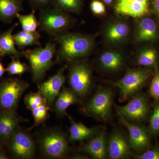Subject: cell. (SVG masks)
I'll list each match as a JSON object with an SVG mask.
<instances>
[{"instance_id": "cell-1", "label": "cell", "mask_w": 159, "mask_h": 159, "mask_svg": "<svg viewBox=\"0 0 159 159\" xmlns=\"http://www.w3.org/2000/svg\"><path fill=\"white\" fill-rule=\"evenodd\" d=\"M58 45L55 62L72 61L88 55L93 47L92 38L79 33L67 32L54 38Z\"/></svg>"}, {"instance_id": "cell-2", "label": "cell", "mask_w": 159, "mask_h": 159, "mask_svg": "<svg viewBox=\"0 0 159 159\" xmlns=\"http://www.w3.org/2000/svg\"><path fill=\"white\" fill-rule=\"evenodd\" d=\"M56 46L55 43L50 40L44 48H36L26 50L25 56L30 66L31 77L34 82L41 81L54 65L53 59L56 54Z\"/></svg>"}, {"instance_id": "cell-3", "label": "cell", "mask_w": 159, "mask_h": 159, "mask_svg": "<svg viewBox=\"0 0 159 159\" xmlns=\"http://www.w3.org/2000/svg\"><path fill=\"white\" fill-rule=\"evenodd\" d=\"M40 29L54 38L66 32L73 25L67 12L50 6L39 10Z\"/></svg>"}, {"instance_id": "cell-4", "label": "cell", "mask_w": 159, "mask_h": 159, "mask_svg": "<svg viewBox=\"0 0 159 159\" xmlns=\"http://www.w3.org/2000/svg\"><path fill=\"white\" fill-rule=\"evenodd\" d=\"M40 150L48 157L60 159L70 151L66 137L61 131L51 129L46 131L38 139Z\"/></svg>"}, {"instance_id": "cell-5", "label": "cell", "mask_w": 159, "mask_h": 159, "mask_svg": "<svg viewBox=\"0 0 159 159\" xmlns=\"http://www.w3.org/2000/svg\"><path fill=\"white\" fill-rule=\"evenodd\" d=\"M149 76L150 72L145 69H133L127 71L124 77L115 83L119 89V101L125 102L138 93Z\"/></svg>"}, {"instance_id": "cell-6", "label": "cell", "mask_w": 159, "mask_h": 159, "mask_svg": "<svg viewBox=\"0 0 159 159\" xmlns=\"http://www.w3.org/2000/svg\"><path fill=\"white\" fill-rule=\"evenodd\" d=\"M29 83L17 78H8L0 83V108L14 111Z\"/></svg>"}, {"instance_id": "cell-7", "label": "cell", "mask_w": 159, "mask_h": 159, "mask_svg": "<svg viewBox=\"0 0 159 159\" xmlns=\"http://www.w3.org/2000/svg\"><path fill=\"white\" fill-rule=\"evenodd\" d=\"M113 97L110 89H99L84 107V111L89 116L106 122L111 119Z\"/></svg>"}, {"instance_id": "cell-8", "label": "cell", "mask_w": 159, "mask_h": 159, "mask_svg": "<svg viewBox=\"0 0 159 159\" xmlns=\"http://www.w3.org/2000/svg\"><path fill=\"white\" fill-rule=\"evenodd\" d=\"M69 83L70 89L78 97H85L92 88V71L84 62L72 63L69 68Z\"/></svg>"}, {"instance_id": "cell-9", "label": "cell", "mask_w": 159, "mask_h": 159, "mask_svg": "<svg viewBox=\"0 0 159 159\" xmlns=\"http://www.w3.org/2000/svg\"><path fill=\"white\" fill-rule=\"evenodd\" d=\"M9 150L15 157L31 159L34 157L36 147L31 135L25 130H17L9 140Z\"/></svg>"}, {"instance_id": "cell-10", "label": "cell", "mask_w": 159, "mask_h": 159, "mask_svg": "<svg viewBox=\"0 0 159 159\" xmlns=\"http://www.w3.org/2000/svg\"><path fill=\"white\" fill-rule=\"evenodd\" d=\"M117 113L125 119L133 121H142L147 117L149 106L147 98L141 93H138L126 105L117 106Z\"/></svg>"}, {"instance_id": "cell-11", "label": "cell", "mask_w": 159, "mask_h": 159, "mask_svg": "<svg viewBox=\"0 0 159 159\" xmlns=\"http://www.w3.org/2000/svg\"><path fill=\"white\" fill-rule=\"evenodd\" d=\"M118 115L121 122L128 129L129 140L132 149L139 154L149 149L151 144L145 127L142 125L131 124L120 114Z\"/></svg>"}, {"instance_id": "cell-12", "label": "cell", "mask_w": 159, "mask_h": 159, "mask_svg": "<svg viewBox=\"0 0 159 159\" xmlns=\"http://www.w3.org/2000/svg\"><path fill=\"white\" fill-rule=\"evenodd\" d=\"M131 147L129 138L122 132L114 130L107 142V155L112 159H127L131 156Z\"/></svg>"}, {"instance_id": "cell-13", "label": "cell", "mask_w": 159, "mask_h": 159, "mask_svg": "<svg viewBox=\"0 0 159 159\" xmlns=\"http://www.w3.org/2000/svg\"><path fill=\"white\" fill-rule=\"evenodd\" d=\"M66 80L64 71L61 70L57 74L40 84L39 91L45 100L47 105L50 107L59 95Z\"/></svg>"}, {"instance_id": "cell-14", "label": "cell", "mask_w": 159, "mask_h": 159, "mask_svg": "<svg viewBox=\"0 0 159 159\" xmlns=\"http://www.w3.org/2000/svg\"><path fill=\"white\" fill-rule=\"evenodd\" d=\"M115 8L118 14L142 17L148 12V0H118Z\"/></svg>"}, {"instance_id": "cell-15", "label": "cell", "mask_w": 159, "mask_h": 159, "mask_svg": "<svg viewBox=\"0 0 159 159\" xmlns=\"http://www.w3.org/2000/svg\"><path fill=\"white\" fill-rule=\"evenodd\" d=\"M107 142L105 133L97 134L83 145L82 151L94 159H105L107 156Z\"/></svg>"}, {"instance_id": "cell-16", "label": "cell", "mask_w": 159, "mask_h": 159, "mask_svg": "<svg viewBox=\"0 0 159 159\" xmlns=\"http://www.w3.org/2000/svg\"><path fill=\"white\" fill-rule=\"evenodd\" d=\"M156 23L150 18L140 20L136 31V40L139 42H154L158 38Z\"/></svg>"}, {"instance_id": "cell-17", "label": "cell", "mask_w": 159, "mask_h": 159, "mask_svg": "<svg viewBox=\"0 0 159 159\" xmlns=\"http://www.w3.org/2000/svg\"><path fill=\"white\" fill-rule=\"evenodd\" d=\"M18 122L14 111H3L0 113V140L9 141L18 129Z\"/></svg>"}, {"instance_id": "cell-18", "label": "cell", "mask_w": 159, "mask_h": 159, "mask_svg": "<svg viewBox=\"0 0 159 159\" xmlns=\"http://www.w3.org/2000/svg\"><path fill=\"white\" fill-rule=\"evenodd\" d=\"M25 0H0V20L11 23L17 14L23 11Z\"/></svg>"}, {"instance_id": "cell-19", "label": "cell", "mask_w": 159, "mask_h": 159, "mask_svg": "<svg viewBox=\"0 0 159 159\" xmlns=\"http://www.w3.org/2000/svg\"><path fill=\"white\" fill-rule=\"evenodd\" d=\"M79 101V97L71 89L63 87L55 101V112L58 116H63L66 114V111L70 106Z\"/></svg>"}, {"instance_id": "cell-20", "label": "cell", "mask_w": 159, "mask_h": 159, "mask_svg": "<svg viewBox=\"0 0 159 159\" xmlns=\"http://www.w3.org/2000/svg\"><path fill=\"white\" fill-rule=\"evenodd\" d=\"M18 25V23H16L9 30L0 33V48L4 55H11V57L16 59H19L20 57L25 56L24 51H18L16 48L12 34V32Z\"/></svg>"}, {"instance_id": "cell-21", "label": "cell", "mask_w": 159, "mask_h": 159, "mask_svg": "<svg viewBox=\"0 0 159 159\" xmlns=\"http://www.w3.org/2000/svg\"><path fill=\"white\" fill-rule=\"evenodd\" d=\"M99 129L98 127H88L81 122L72 121L70 129L69 140L75 142L91 139L97 134Z\"/></svg>"}, {"instance_id": "cell-22", "label": "cell", "mask_w": 159, "mask_h": 159, "mask_svg": "<svg viewBox=\"0 0 159 159\" xmlns=\"http://www.w3.org/2000/svg\"><path fill=\"white\" fill-rule=\"evenodd\" d=\"M99 62L103 69L116 72L121 69L124 63L122 54L116 51H107L101 54Z\"/></svg>"}, {"instance_id": "cell-23", "label": "cell", "mask_w": 159, "mask_h": 159, "mask_svg": "<svg viewBox=\"0 0 159 159\" xmlns=\"http://www.w3.org/2000/svg\"><path fill=\"white\" fill-rule=\"evenodd\" d=\"M129 32V27L126 24L122 22H116L107 27L105 37L109 42H119L128 37Z\"/></svg>"}, {"instance_id": "cell-24", "label": "cell", "mask_w": 159, "mask_h": 159, "mask_svg": "<svg viewBox=\"0 0 159 159\" xmlns=\"http://www.w3.org/2000/svg\"><path fill=\"white\" fill-rule=\"evenodd\" d=\"M40 34L37 31L28 32L22 30L13 35L15 43L20 49L31 46L40 45Z\"/></svg>"}, {"instance_id": "cell-25", "label": "cell", "mask_w": 159, "mask_h": 159, "mask_svg": "<svg viewBox=\"0 0 159 159\" xmlns=\"http://www.w3.org/2000/svg\"><path fill=\"white\" fill-rule=\"evenodd\" d=\"M84 0H51V6L66 12L79 13L82 9Z\"/></svg>"}, {"instance_id": "cell-26", "label": "cell", "mask_w": 159, "mask_h": 159, "mask_svg": "<svg viewBox=\"0 0 159 159\" xmlns=\"http://www.w3.org/2000/svg\"><path fill=\"white\" fill-rule=\"evenodd\" d=\"M158 59L157 52L152 48H147L139 52L137 61L140 65L146 67H156Z\"/></svg>"}, {"instance_id": "cell-27", "label": "cell", "mask_w": 159, "mask_h": 159, "mask_svg": "<svg viewBox=\"0 0 159 159\" xmlns=\"http://www.w3.org/2000/svg\"><path fill=\"white\" fill-rule=\"evenodd\" d=\"M34 10H32L30 14L28 15L17 14V18L22 26L23 31L28 32L36 31L38 27H39V22L35 16Z\"/></svg>"}, {"instance_id": "cell-28", "label": "cell", "mask_w": 159, "mask_h": 159, "mask_svg": "<svg viewBox=\"0 0 159 159\" xmlns=\"http://www.w3.org/2000/svg\"><path fill=\"white\" fill-rule=\"evenodd\" d=\"M25 102L27 108L31 111L43 104H47L39 91L37 93L31 92L27 94L25 98Z\"/></svg>"}, {"instance_id": "cell-29", "label": "cell", "mask_w": 159, "mask_h": 159, "mask_svg": "<svg viewBox=\"0 0 159 159\" xmlns=\"http://www.w3.org/2000/svg\"><path fill=\"white\" fill-rule=\"evenodd\" d=\"M30 68L25 63H22L19 59L12 57V61L6 69L10 75H22L29 71Z\"/></svg>"}, {"instance_id": "cell-30", "label": "cell", "mask_w": 159, "mask_h": 159, "mask_svg": "<svg viewBox=\"0 0 159 159\" xmlns=\"http://www.w3.org/2000/svg\"><path fill=\"white\" fill-rule=\"evenodd\" d=\"M50 108V107L45 103L31 111L34 118V126H37L45 121Z\"/></svg>"}, {"instance_id": "cell-31", "label": "cell", "mask_w": 159, "mask_h": 159, "mask_svg": "<svg viewBox=\"0 0 159 159\" xmlns=\"http://www.w3.org/2000/svg\"><path fill=\"white\" fill-rule=\"evenodd\" d=\"M148 130L151 134L157 135L159 134V103L154 107L153 114L151 117Z\"/></svg>"}, {"instance_id": "cell-32", "label": "cell", "mask_w": 159, "mask_h": 159, "mask_svg": "<svg viewBox=\"0 0 159 159\" xmlns=\"http://www.w3.org/2000/svg\"><path fill=\"white\" fill-rule=\"evenodd\" d=\"M149 92L152 97L156 101L159 100V70L156 68L155 74L151 83Z\"/></svg>"}, {"instance_id": "cell-33", "label": "cell", "mask_w": 159, "mask_h": 159, "mask_svg": "<svg viewBox=\"0 0 159 159\" xmlns=\"http://www.w3.org/2000/svg\"><path fill=\"white\" fill-rule=\"evenodd\" d=\"M131 157L136 159H159V145H156L151 150H147L142 154L132 152Z\"/></svg>"}, {"instance_id": "cell-34", "label": "cell", "mask_w": 159, "mask_h": 159, "mask_svg": "<svg viewBox=\"0 0 159 159\" xmlns=\"http://www.w3.org/2000/svg\"><path fill=\"white\" fill-rule=\"evenodd\" d=\"M32 10H37L51 6V0H27Z\"/></svg>"}, {"instance_id": "cell-35", "label": "cell", "mask_w": 159, "mask_h": 159, "mask_svg": "<svg viewBox=\"0 0 159 159\" xmlns=\"http://www.w3.org/2000/svg\"><path fill=\"white\" fill-rule=\"evenodd\" d=\"M91 11L96 15H102L105 13L106 8L104 4L98 1V0H93L90 4Z\"/></svg>"}, {"instance_id": "cell-36", "label": "cell", "mask_w": 159, "mask_h": 159, "mask_svg": "<svg viewBox=\"0 0 159 159\" xmlns=\"http://www.w3.org/2000/svg\"><path fill=\"white\" fill-rule=\"evenodd\" d=\"M152 8L159 22V0H152Z\"/></svg>"}, {"instance_id": "cell-37", "label": "cell", "mask_w": 159, "mask_h": 159, "mask_svg": "<svg viewBox=\"0 0 159 159\" xmlns=\"http://www.w3.org/2000/svg\"><path fill=\"white\" fill-rule=\"evenodd\" d=\"M6 71V69L4 68L2 64L0 61V77H2L3 75Z\"/></svg>"}, {"instance_id": "cell-38", "label": "cell", "mask_w": 159, "mask_h": 159, "mask_svg": "<svg viewBox=\"0 0 159 159\" xmlns=\"http://www.w3.org/2000/svg\"><path fill=\"white\" fill-rule=\"evenodd\" d=\"M8 159L7 157L5 155V154L3 152H0V159Z\"/></svg>"}, {"instance_id": "cell-39", "label": "cell", "mask_w": 159, "mask_h": 159, "mask_svg": "<svg viewBox=\"0 0 159 159\" xmlns=\"http://www.w3.org/2000/svg\"><path fill=\"white\" fill-rule=\"evenodd\" d=\"M103 2H104L105 4H107V5H110L112 2L113 0H102Z\"/></svg>"}, {"instance_id": "cell-40", "label": "cell", "mask_w": 159, "mask_h": 159, "mask_svg": "<svg viewBox=\"0 0 159 159\" xmlns=\"http://www.w3.org/2000/svg\"><path fill=\"white\" fill-rule=\"evenodd\" d=\"M4 56V54H3L2 51L1 50V48H0V58L3 57Z\"/></svg>"}]
</instances>
